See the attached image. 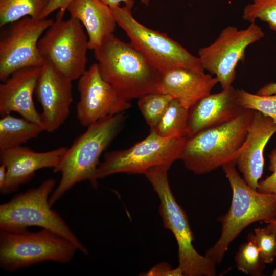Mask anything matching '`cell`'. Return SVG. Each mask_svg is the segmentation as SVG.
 I'll return each mask as SVG.
<instances>
[{
  "instance_id": "obj_7",
  "label": "cell",
  "mask_w": 276,
  "mask_h": 276,
  "mask_svg": "<svg viewBox=\"0 0 276 276\" xmlns=\"http://www.w3.org/2000/svg\"><path fill=\"white\" fill-rule=\"evenodd\" d=\"M77 250L70 240L47 229L0 231V267L8 272L47 261L68 263Z\"/></svg>"
},
{
  "instance_id": "obj_12",
  "label": "cell",
  "mask_w": 276,
  "mask_h": 276,
  "mask_svg": "<svg viewBox=\"0 0 276 276\" xmlns=\"http://www.w3.org/2000/svg\"><path fill=\"white\" fill-rule=\"evenodd\" d=\"M52 19L25 17L8 24L0 38V80L14 72L29 67H41L45 63L38 43L52 24Z\"/></svg>"
},
{
  "instance_id": "obj_31",
  "label": "cell",
  "mask_w": 276,
  "mask_h": 276,
  "mask_svg": "<svg viewBox=\"0 0 276 276\" xmlns=\"http://www.w3.org/2000/svg\"><path fill=\"white\" fill-rule=\"evenodd\" d=\"M145 275H174L183 276L181 271L177 267L172 269L167 263H160L153 266L145 273Z\"/></svg>"
},
{
  "instance_id": "obj_19",
  "label": "cell",
  "mask_w": 276,
  "mask_h": 276,
  "mask_svg": "<svg viewBox=\"0 0 276 276\" xmlns=\"http://www.w3.org/2000/svg\"><path fill=\"white\" fill-rule=\"evenodd\" d=\"M218 83L204 71L177 67L162 72L158 92L170 95L189 110Z\"/></svg>"
},
{
  "instance_id": "obj_35",
  "label": "cell",
  "mask_w": 276,
  "mask_h": 276,
  "mask_svg": "<svg viewBox=\"0 0 276 276\" xmlns=\"http://www.w3.org/2000/svg\"><path fill=\"white\" fill-rule=\"evenodd\" d=\"M267 224V227L272 232L276 237V218L269 221ZM276 258V257H275Z\"/></svg>"
},
{
  "instance_id": "obj_32",
  "label": "cell",
  "mask_w": 276,
  "mask_h": 276,
  "mask_svg": "<svg viewBox=\"0 0 276 276\" xmlns=\"http://www.w3.org/2000/svg\"><path fill=\"white\" fill-rule=\"evenodd\" d=\"M103 3L108 6L110 8H113L119 7L120 3L123 2L125 6L133 8L134 4V0H100ZM141 2L146 5H148L150 0H140Z\"/></svg>"
},
{
  "instance_id": "obj_14",
  "label": "cell",
  "mask_w": 276,
  "mask_h": 276,
  "mask_svg": "<svg viewBox=\"0 0 276 276\" xmlns=\"http://www.w3.org/2000/svg\"><path fill=\"white\" fill-rule=\"evenodd\" d=\"M72 82L49 62L41 67L35 94L42 107L44 131L56 130L68 118L73 102Z\"/></svg>"
},
{
  "instance_id": "obj_17",
  "label": "cell",
  "mask_w": 276,
  "mask_h": 276,
  "mask_svg": "<svg viewBox=\"0 0 276 276\" xmlns=\"http://www.w3.org/2000/svg\"><path fill=\"white\" fill-rule=\"evenodd\" d=\"M245 109L238 102V89L232 85L218 93L210 94L189 109L186 137L228 122Z\"/></svg>"
},
{
  "instance_id": "obj_6",
  "label": "cell",
  "mask_w": 276,
  "mask_h": 276,
  "mask_svg": "<svg viewBox=\"0 0 276 276\" xmlns=\"http://www.w3.org/2000/svg\"><path fill=\"white\" fill-rule=\"evenodd\" d=\"M56 181L48 178L38 187L15 195L0 205V230L20 232L31 226L52 231L73 242L79 251L88 255L87 248L64 219L49 204Z\"/></svg>"
},
{
  "instance_id": "obj_20",
  "label": "cell",
  "mask_w": 276,
  "mask_h": 276,
  "mask_svg": "<svg viewBox=\"0 0 276 276\" xmlns=\"http://www.w3.org/2000/svg\"><path fill=\"white\" fill-rule=\"evenodd\" d=\"M67 10L85 28L89 49L94 50L117 25L111 9L100 0H73Z\"/></svg>"
},
{
  "instance_id": "obj_1",
  "label": "cell",
  "mask_w": 276,
  "mask_h": 276,
  "mask_svg": "<svg viewBox=\"0 0 276 276\" xmlns=\"http://www.w3.org/2000/svg\"><path fill=\"white\" fill-rule=\"evenodd\" d=\"M94 50L103 78L125 100L158 92L162 72L130 42L112 33Z\"/></svg>"
},
{
  "instance_id": "obj_9",
  "label": "cell",
  "mask_w": 276,
  "mask_h": 276,
  "mask_svg": "<svg viewBox=\"0 0 276 276\" xmlns=\"http://www.w3.org/2000/svg\"><path fill=\"white\" fill-rule=\"evenodd\" d=\"M186 137L164 138L150 129L149 134L132 147L107 152L96 173L98 180L117 173L144 174L161 166L171 167L179 159Z\"/></svg>"
},
{
  "instance_id": "obj_18",
  "label": "cell",
  "mask_w": 276,
  "mask_h": 276,
  "mask_svg": "<svg viewBox=\"0 0 276 276\" xmlns=\"http://www.w3.org/2000/svg\"><path fill=\"white\" fill-rule=\"evenodd\" d=\"M41 67H29L14 72L0 84V115L12 112L29 121L41 125V116L33 96Z\"/></svg>"
},
{
  "instance_id": "obj_21",
  "label": "cell",
  "mask_w": 276,
  "mask_h": 276,
  "mask_svg": "<svg viewBox=\"0 0 276 276\" xmlns=\"http://www.w3.org/2000/svg\"><path fill=\"white\" fill-rule=\"evenodd\" d=\"M44 131L41 125L24 118L6 114L0 120V150L21 146Z\"/></svg>"
},
{
  "instance_id": "obj_4",
  "label": "cell",
  "mask_w": 276,
  "mask_h": 276,
  "mask_svg": "<svg viewBox=\"0 0 276 276\" xmlns=\"http://www.w3.org/2000/svg\"><path fill=\"white\" fill-rule=\"evenodd\" d=\"M254 113V110L245 109L228 122L187 137L179 159L196 174H205L226 164L236 163Z\"/></svg>"
},
{
  "instance_id": "obj_22",
  "label": "cell",
  "mask_w": 276,
  "mask_h": 276,
  "mask_svg": "<svg viewBox=\"0 0 276 276\" xmlns=\"http://www.w3.org/2000/svg\"><path fill=\"white\" fill-rule=\"evenodd\" d=\"M189 109L173 99L156 126L151 128L164 138L186 137Z\"/></svg>"
},
{
  "instance_id": "obj_3",
  "label": "cell",
  "mask_w": 276,
  "mask_h": 276,
  "mask_svg": "<svg viewBox=\"0 0 276 276\" xmlns=\"http://www.w3.org/2000/svg\"><path fill=\"white\" fill-rule=\"evenodd\" d=\"M236 163L223 166L232 190L230 208L219 217L221 233L214 245L205 255L216 263L221 262L230 244L241 232L258 221L266 223L276 218V195L264 193L250 187L237 171Z\"/></svg>"
},
{
  "instance_id": "obj_33",
  "label": "cell",
  "mask_w": 276,
  "mask_h": 276,
  "mask_svg": "<svg viewBox=\"0 0 276 276\" xmlns=\"http://www.w3.org/2000/svg\"><path fill=\"white\" fill-rule=\"evenodd\" d=\"M260 95H271L276 94V82H271L265 84L257 93Z\"/></svg>"
},
{
  "instance_id": "obj_36",
  "label": "cell",
  "mask_w": 276,
  "mask_h": 276,
  "mask_svg": "<svg viewBox=\"0 0 276 276\" xmlns=\"http://www.w3.org/2000/svg\"><path fill=\"white\" fill-rule=\"evenodd\" d=\"M271 275L276 276V268L273 269Z\"/></svg>"
},
{
  "instance_id": "obj_15",
  "label": "cell",
  "mask_w": 276,
  "mask_h": 276,
  "mask_svg": "<svg viewBox=\"0 0 276 276\" xmlns=\"http://www.w3.org/2000/svg\"><path fill=\"white\" fill-rule=\"evenodd\" d=\"M67 148L61 147L54 150L36 152L20 146L0 150V162L7 169V178L0 190L3 195L17 191L20 186L29 182L35 172L43 168H56Z\"/></svg>"
},
{
  "instance_id": "obj_27",
  "label": "cell",
  "mask_w": 276,
  "mask_h": 276,
  "mask_svg": "<svg viewBox=\"0 0 276 276\" xmlns=\"http://www.w3.org/2000/svg\"><path fill=\"white\" fill-rule=\"evenodd\" d=\"M242 18L250 23L259 19L276 32V0H252L243 8Z\"/></svg>"
},
{
  "instance_id": "obj_26",
  "label": "cell",
  "mask_w": 276,
  "mask_h": 276,
  "mask_svg": "<svg viewBox=\"0 0 276 276\" xmlns=\"http://www.w3.org/2000/svg\"><path fill=\"white\" fill-rule=\"evenodd\" d=\"M238 100L242 108L261 112L276 123V94L260 95L238 89Z\"/></svg>"
},
{
  "instance_id": "obj_10",
  "label": "cell",
  "mask_w": 276,
  "mask_h": 276,
  "mask_svg": "<svg viewBox=\"0 0 276 276\" xmlns=\"http://www.w3.org/2000/svg\"><path fill=\"white\" fill-rule=\"evenodd\" d=\"M38 49L45 62L72 81L86 70L88 37L75 17L65 20L57 18L39 39Z\"/></svg>"
},
{
  "instance_id": "obj_13",
  "label": "cell",
  "mask_w": 276,
  "mask_h": 276,
  "mask_svg": "<svg viewBox=\"0 0 276 276\" xmlns=\"http://www.w3.org/2000/svg\"><path fill=\"white\" fill-rule=\"evenodd\" d=\"M79 99L76 115L80 124L87 127L98 121L123 113L131 107L102 77L97 63L92 64L78 79Z\"/></svg>"
},
{
  "instance_id": "obj_25",
  "label": "cell",
  "mask_w": 276,
  "mask_h": 276,
  "mask_svg": "<svg viewBox=\"0 0 276 276\" xmlns=\"http://www.w3.org/2000/svg\"><path fill=\"white\" fill-rule=\"evenodd\" d=\"M238 269L251 276L260 275L265 268L259 249L250 240L247 239L239 246L235 257Z\"/></svg>"
},
{
  "instance_id": "obj_16",
  "label": "cell",
  "mask_w": 276,
  "mask_h": 276,
  "mask_svg": "<svg viewBox=\"0 0 276 276\" xmlns=\"http://www.w3.org/2000/svg\"><path fill=\"white\" fill-rule=\"evenodd\" d=\"M276 133V123L270 117L254 110L245 141L236 164L245 181L257 189L264 168L263 152L271 137Z\"/></svg>"
},
{
  "instance_id": "obj_30",
  "label": "cell",
  "mask_w": 276,
  "mask_h": 276,
  "mask_svg": "<svg viewBox=\"0 0 276 276\" xmlns=\"http://www.w3.org/2000/svg\"><path fill=\"white\" fill-rule=\"evenodd\" d=\"M73 0H49L47 6L42 11L40 18H45L54 11L59 9L57 18H63V15L69 4Z\"/></svg>"
},
{
  "instance_id": "obj_11",
  "label": "cell",
  "mask_w": 276,
  "mask_h": 276,
  "mask_svg": "<svg viewBox=\"0 0 276 276\" xmlns=\"http://www.w3.org/2000/svg\"><path fill=\"white\" fill-rule=\"evenodd\" d=\"M265 36L262 29L252 22L244 29L228 26L221 30L215 41L198 51V58L204 70L215 75L222 89L232 86L236 68L244 61L246 48Z\"/></svg>"
},
{
  "instance_id": "obj_28",
  "label": "cell",
  "mask_w": 276,
  "mask_h": 276,
  "mask_svg": "<svg viewBox=\"0 0 276 276\" xmlns=\"http://www.w3.org/2000/svg\"><path fill=\"white\" fill-rule=\"evenodd\" d=\"M247 239L253 241L257 246L265 264L273 262L276 257V237L267 226L255 228L254 233L248 234Z\"/></svg>"
},
{
  "instance_id": "obj_34",
  "label": "cell",
  "mask_w": 276,
  "mask_h": 276,
  "mask_svg": "<svg viewBox=\"0 0 276 276\" xmlns=\"http://www.w3.org/2000/svg\"><path fill=\"white\" fill-rule=\"evenodd\" d=\"M7 178V172L6 166L1 164L0 166V190L5 185Z\"/></svg>"
},
{
  "instance_id": "obj_24",
  "label": "cell",
  "mask_w": 276,
  "mask_h": 276,
  "mask_svg": "<svg viewBox=\"0 0 276 276\" xmlns=\"http://www.w3.org/2000/svg\"><path fill=\"white\" fill-rule=\"evenodd\" d=\"M173 99L160 92L148 93L138 99L139 108L150 129L156 126Z\"/></svg>"
},
{
  "instance_id": "obj_23",
  "label": "cell",
  "mask_w": 276,
  "mask_h": 276,
  "mask_svg": "<svg viewBox=\"0 0 276 276\" xmlns=\"http://www.w3.org/2000/svg\"><path fill=\"white\" fill-rule=\"evenodd\" d=\"M49 0H0V26L25 17L40 18Z\"/></svg>"
},
{
  "instance_id": "obj_8",
  "label": "cell",
  "mask_w": 276,
  "mask_h": 276,
  "mask_svg": "<svg viewBox=\"0 0 276 276\" xmlns=\"http://www.w3.org/2000/svg\"><path fill=\"white\" fill-rule=\"evenodd\" d=\"M111 9L117 25L130 42L161 72L177 67L204 71L198 57L191 54L166 34L137 21L132 16L131 8L124 6Z\"/></svg>"
},
{
  "instance_id": "obj_5",
  "label": "cell",
  "mask_w": 276,
  "mask_h": 276,
  "mask_svg": "<svg viewBox=\"0 0 276 276\" xmlns=\"http://www.w3.org/2000/svg\"><path fill=\"white\" fill-rule=\"evenodd\" d=\"M170 168L155 167L144 175L159 197V210L163 225L173 233L177 243V267L183 276L215 275L217 263L200 254L193 246L194 238L188 217L176 201L169 183L168 171Z\"/></svg>"
},
{
  "instance_id": "obj_29",
  "label": "cell",
  "mask_w": 276,
  "mask_h": 276,
  "mask_svg": "<svg viewBox=\"0 0 276 276\" xmlns=\"http://www.w3.org/2000/svg\"><path fill=\"white\" fill-rule=\"evenodd\" d=\"M268 158L269 162L268 169L272 173L264 180L259 182L257 190L262 193L273 194L276 195V149L271 152Z\"/></svg>"
},
{
  "instance_id": "obj_2",
  "label": "cell",
  "mask_w": 276,
  "mask_h": 276,
  "mask_svg": "<svg viewBox=\"0 0 276 276\" xmlns=\"http://www.w3.org/2000/svg\"><path fill=\"white\" fill-rule=\"evenodd\" d=\"M124 119L121 113L98 121L88 126L66 148L53 169L54 172L60 173L61 177L50 197L51 206L79 182L88 181L93 188H97L96 173L100 156L121 130Z\"/></svg>"
}]
</instances>
